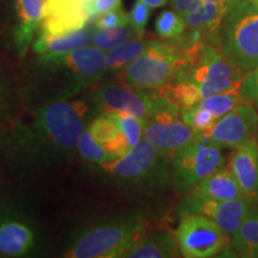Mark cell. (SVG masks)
<instances>
[{
	"instance_id": "6da1fadb",
	"label": "cell",
	"mask_w": 258,
	"mask_h": 258,
	"mask_svg": "<svg viewBox=\"0 0 258 258\" xmlns=\"http://www.w3.org/2000/svg\"><path fill=\"white\" fill-rule=\"evenodd\" d=\"M85 105L60 98L38 108L29 121L0 133L6 159L19 167H47L63 161L78 147Z\"/></svg>"
},
{
	"instance_id": "7a4b0ae2",
	"label": "cell",
	"mask_w": 258,
	"mask_h": 258,
	"mask_svg": "<svg viewBox=\"0 0 258 258\" xmlns=\"http://www.w3.org/2000/svg\"><path fill=\"white\" fill-rule=\"evenodd\" d=\"M205 44H185L179 38L151 40L146 49L120 76L124 83L135 89L157 91L172 82L183 69L191 66Z\"/></svg>"
},
{
	"instance_id": "3957f363",
	"label": "cell",
	"mask_w": 258,
	"mask_h": 258,
	"mask_svg": "<svg viewBox=\"0 0 258 258\" xmlns=\"http://www.w3.org/2000/svg\"><path fill=\"white\" fill-rule=\"evenodd\" d=\"M219 46L237 69L249 73L258 69V8L249 0L228 5L219 30Z\"/></svg>"
},
{
	"instance_id": "277c9868",
	"label": "cell",
	"mask_w": 258,
	"mask_h": 258,
	"mask_svg": "<svg viewBox=\"0 0 258 258\" xmlns=\"http://www.w3.org/2000/svg\"><path fill=\"white\" fill-rule=\"evenodd\" d=\"M145 233L139 217L103 222L84 231L64 256L71 258L125 257Z\"/></svg>"
},
{
	"instance_id": "5b68a950",
	"label": "cell",
	"mask_w": 258,
	"mask_h": 258,
	"mask_svg": "<svg viewBox=\"0 0 258 258\" xmlns=\"http://www.w3.org/2000/svg\"><path fill=\"white\" fill-rule=\"evenodd\" d=\"M166 158L146 139H141L124 156L99 165L116 182L124 185L150 188L161 185L170 175Z\"/></svg>"
},
{
	"instance_id": "8992f818",
	"label": "cell",
	"mask_w": 258,
	"mask_h": 258,
	"mask_svg": "<svg viewBox=\"0 0 258 258\" xmlns=\"http://www.w3.org/2000/svg\"><path fill=\"white\" fill-rule=\"evenodd\" d=\"M177 76L195 83L201 91L202 98H206L238 88L246 74L227 60L220 47L208 42L202 47L195 62L183 69Z\"/></svg>"
},
{
	"instance_id": "52a82bcc",
	"label": "cell",
	"mask_w": 258,
	"mask_h": 258,
	"mask_svg": "<svg viewBox=\"0 0 258 258\" xmlns=\"http://www.w3.org/2000/svg\"><path fill=\"white\" fill-rule=\"evenodd\" d=\"M221 148L203 133L180 150L172 159V177L176 188L179 191H189L206 177L224 167L225 157Z\"/></svg>"
},
{
	"instance_id": "ba28073f",
	"label": "cell",
	"mask_w": 258,
	"mask_h": 258,
	"mask_svg": "<svg viewBox=\"0 0 258 258\" xmlns=\"http://www.w3.org/2000/svg\"><path fill=\"white\" fill-rule=\"evenodd\" d=\"M93 101L104 112H125L147 121L158 111L175 105L158 91L135 89L124 82H108L96 90Z\"/></svg>"
},
{
	"instance_id": "9c48e42d",
	"label": "cell",
	"mask_w": 258,
	"mask_h": 258,
	"mask_svg": "<svg viewBox=\"0 0 258 258\" xmlns=\"http://www.w3.org/2000/svg\"><path fill=\"white\" fill-rule=\"evenodd\" d=\"M180 253L186 258H209L222 252L230 244L228 234L212 219L186 213L176 231Z\"/></svg>"
},
{
	"instance_id": "30bf717a",
	"label": "cell",
	"mask_w": 258,
	"mask_h": 258,
	"mask_svg": "<svg viewBox=\"0 0 258 258\" xmlns=\"http://www.w3.org/2000/svg\"><path fill=\"white\" fill-rule=\"evenodd\" d=\"M53 71H61L69 79L63 98H69L91 84L99 82L108 72L105 51L92 46L79 47L53 62L44 64Z\"/></svg>"
},
{
	"instance_id": "8fae6325",
	"label": "cell",
	"mask_w": 258,
	"mask_h": 258,
	"mask_svg": "<svg viewBox=\"0 0 258 258\" xmlns=\"http://www.w3.org/2000/svg\"><path fill=\"white\" fill-rule=\"evenodd\" d=\"M180 111L177 105H171L145 121L144 138L167 160H172L199 135L183 121Z\"/></svg>"
},
{
	"instance_id": "7c38bea8",
	"label": "cell",
	"mask_w": 258,
	"mask_h": 258,
	"mask_svg": "<svg viewBox=\"0 0 258 258\" xmlns=\"http://www.w3.org/2000/svg\"><path fill=\"white\" fill-rule=\"evenodd\" d=\"M257 125V110L251 103L243 102L219 118L206 134L219 146L235 150L254 139Z\"/></svg>"
},
{
	"instance_id": "4fadbf2b",
	"label": "cell",
	"mask_w": 258,
	"mask_h": 258,
	"mask_svg": "<svg viewBox=\"0 0 258 258\" xmlns=\"http://www.w3.org/2000/svg\"><path fill=\"white\" fill-rule=\"evenodd\" d=\"M37 232L23 213L11 208L0 212V257H24L34 251Z\"/></svg>"
},
{
	"instance_id": "5bb4252c",
	"label": "cell",
	"mask_w": 258,
	"mask_h": 258,
	"mask_svg": "<svg viewBox=\"0 0 258 258\" xmlns=\"http://www.w3.org/2000/svg\"><path fill=\"white\" fill-rule=\"evenodd\" d=\"M253 199L239 198L233 200H188V213H198L212 219L226 234L232 235L245 219L253 215Z\"/></svg>"
},
{
	"instance_id": "9a60e30c",
	"label": "cell",
	"mask_w": 258,
	"mask_h": 258,
	"mask_svg": "<svg viewBox=\"0 0 258 258\" xmlns=\"http://www.w3.org/2000/svg\"><path fill=\"white\" fill-rule=\"evenodd\" d=\"M93 18L86 0H44L40 32L60 35L85 28Z\"/></svg>"
},
{
	"instance_id": "2e32d148",
	"label": "cell",
	"mask_w": 258,
	"mask_h": 258,
	"mask_svg": "<svg viewBox=\"0 0 258 258\" xmlns=\"http://www.w3.org/2000/svg\"><path fill=\"white\" fill-rule=\"evenodd\" d=\"M12 3L15 10L12 40L18 54L24 55L41 29L44 0H12Z\"/></svg>"
},
{
	"instance_id": "e0dca14e",
	"label": "cell",
	"mask_w": 258,
	"mask_h": 258,
	"mask_svg": "<svg viewBox=\"0 0 258 258\" xmlns=\"http://www.w3.org/2000/svg\"><path fill=\"white\" fill-rule=\"evenodd\" d=\"M91 36L92 30L88 25L80 30L60 35L40 32L32 42L31 48L37 55L38 61L44 66L64 56L77 48L89 44V42H91Z\"/></svg>"
},
{
	"instance_id": "ac0fdd59",
	"label": "cell",
	"mask_w": 258,
	"mask_h": 258,
	"mask_svg": "<svg viewBox=\"0 0 258 258\" xmlns=\"http://www.w3.org/2000/svg\"><path fill=\"white\" fill-rule=\"evenodd\" d=\"M244 196L256 199L258 195V144L256 139L235 148L228 163Z\"/></svg>"
},
{
	"instance_id": "d6986e66",
	"label": "cell",
	"mask_w": 258,
	"mask_h": 258,
	"mask_svg": "<svg viewBox=\"0 0 258 258\" xmlns=\"http://www.w3.org/2000/svg\"><path fill=\"white\" fill-rule=\"evenodd\" d=\"M244 198L243 190L228 167H221L189 190L188 200H233Z\"/></svg>"
},
{
	"instance_id": "ffe728a7",
	"label": "cell",
	"mask_w": 258,
	"mask_h": 258,
	"mask_svg": "<svg viewBox=\"0 0 258 258\" xmlns=\"http://www.w3.org/2000/svg\"><path fill=\"white\" fill-rule=\"evenodd\" d=\"M180 253L176 235L169 232H153L145 234L129 250L125 257L131 258H166L177 257Z\"/></svg>"
},
{
	"instance_id": "44dd1931",
	"label": "cell",
	"mask_w": 258,
	"mask_h": 258,
	"mask_svg": "<svg viewBox=\"0 0 258 258\" xmlns=\"http://www.w3.org/2000/svg\"><path fill=\"white\" fill-rule=\"evenodd\" d=\"M90 133L103 147L110 151L118 158L124 156L131 150L125 138L122 134L117 122L109 112L96 117L89 125Z\"/></svg>"
},
{
	"instance_id": "7402d4cb",
	"label": "cell",
	"mask_w": 258,
	"mask_h": 258,
	"mask_svg": "<svg viewBox=\"0 0 258 258\" xmlns=\"http://www.w3.org/2000/svg\"><path fill=\"white\" fill-rule=\"evenodd\" d=\"M228 5L230 3L219 4V3L205 2L198 11L185 16L186 28L200 29L205 31L208 35L209 42L219 46V30Z\"/></svg>"
},
{
	"instance_id": "603a6c76",
	"label": "cell",
	"mask_w": 258,
	"mask_h": 258,
	"mask_svg": "<svg viewBox=\"0 0 258 258\" xmlns=\"http://www.w3.org/2000/svg\"><path fill=\"white\" fill-rule=\"evenodd\" d=\"M167 101L183 109L191 108L201 102L202 95L199 86L191 80L177 76L172 82L167 83L163 88L157 90Z\"/></svg>"
},
{
	"instance_id": "cb8c5ba5",
	"label": "cell",
	"mask_w": 258,
	"mask_h": 258,
	"mask_svg": "<svg viewBox=\"0 0 258 258\" xmlns=\"http://www.w3.org/2000/svg\"><path fill=\"white\" fill-rule=\"evenodd\" d=\"M151 40H145L143 37H137L129 40L120 46L105 51L108 72L114 74H121L125 67L132 61L137 59L143 51L146 49Z\"/></svg>"
},
{
	"instance_id": "d4e9b609",
	"label": "cell",
	"mask_w": 258,
	"mask_h": 258,
	"mask_svg": "<svg viewBox=\"0 0 258 258\" xmlns=\"http://www.w3.org/2000/svg\"><path fill=\"white\" fill-rule=\"evenodd\" d=\"M243 102H245V99L241 96L240 86H238V88L226 90V91L202 98L201 102L198 103V105L206 109L217 118H220L227 112H230L234 106Z\"/></svg>"
},
{
	"instance_id": "484cf974",
	"label": "cell",
	"mask_w": 258,
	"mask_h": 258,
	"mask_svg": "<svg viewBox=\"0 0 258 258\" xmlns=\"http://www.w3.org/2000/svg\"><path fill=\"white\" fill-rule=\"evenodd\" d=\"M141 37L133 30L131 25L114 28V29H98L95 28L92 30L91 42L95 47L103 51H108L112 48L120 46L129 40Z\"/></svg>"
},
{
	"instance_id": "4316f807",
	"label": "cell",
	"mask_w": 258,
	"mask_h": 258,
	"mask_svg": "<svg viewBox=\"0 0 258 258\" xmlns=\"http://www.w3.org/2000/svg\"><path fill=\"white\" fill-rule=\"evenodd\" d=\"M77 151L84 159L90 161V163L97 164V165L111 163L118 158L110 151L106 150L105 147H103L101 144L97 143L96 139L90 133L89 128L83 131L80 134Z\"/></svg>"
},
{
	"instance_id": "83f0119b",
	"label": "cell",
	"mask_w": 258,
	"mask_h": 258,
	"mask_svg": "<svg viewBox=\"0 0 258 258\" xmlns=\"http://www.w3.org/2000/svg\"><path fill=\"white\" fill-rule=\"evenodd\" d=\"M231 246L237 251L238 256L245 250L258 247V215L245 219L240 227L232 234Z\"/></svg>"
},
{
	"instance_id": "f1b7e54d",
	"label": "cell",
	"mask_w": 258,
	"mask_h": 258,
	"mask_svg": "<svg viewBox=\"0 0 258 258\" xmlns=\"http://www.w3.org/2000/svg\"><path fill=\"white\" fill-rule=\"evenodd\" d=\"M154 28L158 36L164 40H172L184 34L186 23L183 16L173 10H166L158 16Z\"/></svg>"
},
{
	"instance_id": "f546056e",
	"label": "cell",
	"mask_w": 258,
	"mask_h": 258,
	"mask_svg": "<svg viewBox=\"0 0 258 258\" xmlns=\"http://www.w3.org/2000/svg\"><path fill=\"white\" fill-rule=\"evenodd\" d=\"M112 118L117 122L122 134L127 140L131 150L143 139L145 121L125 112H109Z\"/></svg>"
},
{
	"instance_id": "4dcf8cb0",
	"label": "cell",
	"mask_w": 258,
	"mask_h": 258,
	"mask_svg": "<svg viewBox=\"0 0 258 258\" xmlns=\"http://www.w3.org/2000/svg\"><path fill=\"white\" fill-rule=\"evenodd\" d=\"M180 115H182L183 121L198 134L208 133L213 128V125L215 124V122L219 120L214 115H212L211 112L198 104L191 106V108L183 109L180 111Z\"/></svg>"
},
{
	"instance_id": "1f68e13d",
	"label": "cell",
	"mask_w": 258,
	"mask_h": 258,
	"mask_svg": "<svg viewBox=\"0 0 258 258\" xmlns=\"http://www.w3.org/2000/svg\"><path fill=\"white\" fill-rule=\"evenodd\" d=\"M151 9L150 6L144 4L140 0H137L134 3L133 8L129 11L128 17H129V25L133 28V30L137 32L139 36L143 37L145 29L148 23V19L151 16Z\"/></svg>"
},
{
	"instance_id": "d6a6232c",
	"label": "cell",
	"mask_w": 258,
	"mask_h": 258,
	"mask_svg": "<svg viewBox=\"0 0 258 258\" xmlns=\"http://www.w3.org/2000/svg\"><path fill=\"white\" fill-rule=\"evenodd\" d=\"M12 104V90L10 82L4 73L0 71V133L5 128L9 120Z\"/></svg>"
},
{
	"instance_id": "836d02e7",
	"label": "cell",
	"mask_w": 258,
	"mask_h": 258,
	"mask_svg": "<svg viewBox=\"0 0 258 258\" xmlns=\"http://www.w3.org/2000/svg\"><path fill=\"white\" fill-rule=\"evenodd\" d=\"M128 24V14H125V12L122 11L121 9L112 10V11L97 16L95 21V28L98 29H114L124 27V25Z\"/></svg>"
},
{
	"instance_id": "e575fe53",
	"label": "cell",
	"mask_w": 258,
	"mask_h": 258,
	"mask_svg": "<svg viewBox=\"0 0 258 258\" xmlns=\"http://www.w3.org/2000/svg\"><path fill=\"white\" fill-rule=\"evenodd\" d=\"M240 92L245 102L258 105V69L251 71L245 76L240 85Z\"/></svg>"
},
{
	"instance_id": "d590c367",
	"label": "cell",
	"mask_w": 258,
	"mask_h": 258,
	"mask_svg": "<svg viewBox=\"0 0 258 258\" xmlns=\"http://www.w3.org/2000/svg\"><path fill=\"white\" fill-rule=\"evenodd\" d=\"M121 8V0H92L90 4L92 17L96 18L97 16L105 14V12L112 11Z\"/></svg>"
},
{
	"instance_id": "8d00e7d4",
	"label": "cell",
	"mask_w": 258,
	"mask_h": 258,
	"mask_svg": "<svg viewBox=\"0 0 258 258\" xmlns=\"http://www.w3.org/2000/svg\"><path fill=\"white\" fill-rule=\"evenodd\" d=\"M171 6H172L173 11H176L177 14H179L183 17H185V15L188 14L190 6L194 3V0H170Z\"/></svg>"
},
{
	"instance_id": "74e56055",
	"label": "cell",
	"mask_w": 258,
	"mask_h": 258,
	"mask_svg": "<svg viewBox=\"0 0 258 258\" xmlns=\"http://www.w3.org/2000/svg\"><path fill=\"white\" fill-rule=\"evenodd\" d=\"M144 4L150 6L151 9H159L163 6L167 5V3H170V0H140Z\"/></svg>"
},
{
	"instance_id": "f35d334b",
	"label": "cell",
	"mask_w": 258,
	"mask_h": 258,
	"mask_svg": "<svg viewBox=\"0 0 258 258\" xmlns=\"http://www.w3.org/2000/svg\"><path fill=\"white\" fill-rule=\"evenodd\" d=\"M240 257H252V258H258V247H252V249L245 250L239 254Z\"/></svg>"
},
{
	"instance_id": "ab89813d",
	"label": "cell",
	"mask_w": 258,
	"mask_h": 258,
	"mask_svg": "<svg viewBox=\"0 0 258 258\" xmlns=\"http://www.w3.org/2000/svg\"><path fill=\"white\" fill-rule=\"evenodd\" d=\"M207 3H219V4H228V3L233 2V0H203Z\"/></svg>"
},
{
	"instance_id": "60d3db41",
	"label": "cell",
	"mask_w": 258,
	"mask_h": 258,
	"mask_svg": "<svg viewBox=\"0 0 258 258\" xmlns=\"http://www.w3.org/2000/svg\"><path fill=\"white\" fill-rule=\"evenodd\" d=\"M249 2H251L253 5H256L257 8H258V0H249Z\"/></svg>"
},
{
	"instance_id": "b9f144b4",
	"label": "cell",
	"mask_w": 258,
	"mask_h": 258,
	"mask_svg": "<svg viewBox=\"0 0 258 258\" xmlns=\"http://www.w3.org/2000/svg\"><path fill=\"white\" fill-rule=\"evenodd\" d=\"M4 208V206H3V201H2V196H0V212H2V209Z\"/></svg>"
}]
</instances>
